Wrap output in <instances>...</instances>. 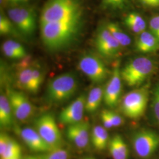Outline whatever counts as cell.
I'll return each instance as SVG.
<instances>
[{"mask_svg":"<svg viewBox=\"0 0 159 159\" xmlns=\"http://www.w3.org/2000/svg\"><path fill=\"white\" fill-rule=\"evenodd\" d=\"M96 159L94 157H91V156H86V157H83V158H81V159Z\"/></svg>","mask_w":159,"mask_h":159,"instance_id":"f35d334b","label":"cell"},{"mask_svg":"<svg viewBox=\"0 0 159 159\" xmlns=\"http://www.w3.org/2000/svg\"><path fill=\"white\" fill-rule=\"evenodd\" d=\"M104 89L96 87L89 92L85 101V110L89 113H94L99 108L103 100Z\"/></svg>","mask_w":159,"mask_h":159,"instance_id":"7402d4cb","label":"cell"},{"mask_svg":"<svg viewBox=\"0 0 159 159\" xmlns=\"http://www.w3.org/2000/svg\"><path fill=\"white\" fill-rule=\"evenodd\" d=\"M107 112L113 127H119L124 123V120L119 114L114 112L113 111H111L108 110H107Z\"/></svg>","mask_w":159,"mask_h":159,"instance_id":"4dcf8cb0","label":"cell"},{"mask_svg":"<svg viewBox=\"0 0 159 159\" xmlns=\"http://www.w3.org/2000/svg\"><path fill=\"white\" fill-rule=\"evenodd\" d=\"M156 68V63L151 58H134L121 70V79L128 86L136 87L142 84L153 73Z\"/></svg>","mask_w":159,"mask_h":159,"instance_id":"277c9868","label":"cell"},{"mask_svg":"<svg viewBox=\"0 0 159 159\" xmlns=\"http://www.w3.org/2000/svg\"><path fill=\"white\" fill-rule=\"evenodd\" d=\"M20 134L24 142L31 151L35 153H47L51 151L35 129L25 127L20 131Z\"/></svg>","mask_w":159,"mask_h":159,"instance_id":"9a60e30c","label":"cell"},{"mask_svg":"<svg viewBox=\"0 0 159 159\" xmlns=\"http://www.w3.org/2000/svg\"><path fill=\"white\" fill-rule=\"evenodd\" d=\"M86 97L81 94L60 113L58 119L64 125H70L83 120L85 110Z\"/></svg>","mask_w":159,"mask_h":159,"instance_id":"7c38bea8","label":"cell"},{"mask_svg":"<svg viewBox=\"0 0 159 159\" xmlns=\"http://www.w3.org/2000/svg\"><path fill=\"white\" fill-rule=\"evenodd\" d=\"M90 125L87 121L68 125L66 130V136L68 140L80 149L88 148L90 139Z\"/></svg>","mask_w":159,"mask_h":159,"instance_id":"4fadbf2b","label":"cell"},{"mask_svg":"<svg viewBox=\"0 0 159 159\" xmlns=\"http://www.w3.org/2000/svg\"><path fill=\"white\" fill-rule=\"evenodd\" d=\"M95 45L102 57L112 58L116 57L121 51V46L110 33L105 24L98 27L95 38Z\"/></svg>","mask_w":159,"mask_h":159,"instance_id":"9c48e42d","label":"cell"},{"mask_svg":"<svg viewBox=\"0 0 159 159\" xmlns=\"http://www.w3.org/2000/svg\"><path fill=\"white\" fill-rule=\"evenodd\" d=\"M78 87L79 81L74 73L67 72L60 74L48 84L47 100L53 104L66 102L74 96Z\"/></svg>","mask_w":159,"mask_h":159,"instance_id":"7a4b0ae2","label":"cell"},{"mask_svg":"<svg viewBox=\"0 0 159 159\" xmlns=\"http://www.w3.org/2000/svg\"><path fill=\"white\" fill-rule=\"evenodd\" d=\"M121 80L120 63L117 61L114 65L111 76L104 89L103 100L110 108L116 107L119 102L122 92Z\"/></svg>","mask_w":159,"mask_h":159,"instance_id":"8fae6325","label":"cell"},{"mask_svg":"<svg viewBox=\"0 0 159 159\" xmlns=\"http://www.w3.org/2000/svg\"><path fill=\"white\" fill-rule=\"evenodd\" d=\"M34 127L35 130L51 150L64 148L62 134L51 114L41 115L35 120Z\"/></svg>","mask_w":159,"mask_h":159,"instance_id":"5b68a950","label":"cell"},{"mask_svg":"<svg viewBox=\"0 0 159 159\" xmlns=\"http://www.w3.org/2000/svg\"><path fill=\"white\" fill-rule=\"evenodd\" d=\"M132 144L139 157L148 159L159 148V134L150 130L138 131L132 136Z\"/></svg>","mask_w":159,"mask_h":159,"instance_id":"ba28073f","label":"cell"},{"mask_svg":"<svg viewBox=\"0 0 159 159\" xmlns=\"http://www.w3.org/2000/svg\"><path fill=\"white\" fill-rule=\"evenodd\" d=\"M11 137L5 133H1L0 135V156H2L10 142Z\"/></svg>","mask_w":159,"mask_h":159,"instance_id":"1f68e13d","label":"cell"},{"mask_svg":"<svg viewBox=\"0 0 159 159\" xmlns=\"http://www.w3.org/2000/svg\"><path fill=\"white\" fill-rule=\"evenodd\" d=\"M149 29L153 34L159 39V14L153 16L149 21Z\"/></svg>","mask_w":159,"mask_h":159,"instance_id":"f546056e","label":"cell"},{"mask_svg":"<svg viewBox=\"0 0 159 159\" xmlns=\"http://www.w3.org/2000/svg\"><path fill=\"white\" fill-rule=\"evenodd\" d=\"M130 6V0H102L100 4L102 10L107 11H123Z\"/></svg>","mask_w":159,"mask_h":159,"instance_id":"d4e9b609","label":"cell"},{"mask_svg":"<svg viewBox=\"0 0 159 159\" xmlns=\"http://www.w3.org/2000/svg\"><path fill=\"white\" fill-rule=\"evenodd\" d=\"M11 106L7 96L4 93L0 96V125L3 128H10L13 125Z\"/></svg>","mask_w":159,"mask_h":159,"instance_id":"ffe728a7","label":"cell"},{"mask_svg":"<svg viewBox=\"0 0 159 159\" xmlns=\"http://www.w3.org/2000/svg\"><path fill=\"white\" fill-rule=\"evenodd\" d=\"M138 3H139L140 5L144 7L146 3L147 2L148 0H136Z\"/></svg>","mask_w":159,"mask_h":159,"instance_id":"8d00e7d4","label":"cell"},{"mask_svg":"<svg viewBox=\"0 0 159 159\" xmlns=\"http://www.w3.org/2000/svg\"><path fill=\"white\" fill-rule=\"evenodd\" d=\"M108 147L112 159H129L128 146L120 135L114 136L110 140Z\"/></svg>","mask_w":159,"mask_h":159,"instance_id":"e0dca14e","label":"cell"},{"mask_svg":"<svg viewBox=\"0 0 159 159\" xmlns=\"http://www.w3.org/2000/svg\"><path fill=\"white\" fill-rule=\"evenodd\" d=\"M0 33L2 35H11L23 39L10 19L2 10L0 14Z\"/></svg>","mask_w":159,"mask_h":159,"instance_id":"cb8c5ba5","label":"cell"},{"mask_svg":"<svg viewBox=\"0 0 159 159\" xmlns=\"http://www.w3.org/2000/svg\"><path fill=\"white\" fill-rule=\"evenodd\" d=\"M6 14L23 38L34 36L37 26V14L34 7L26 4L9 6Z\"/></svg>","mask_w":159,"mask_h":159,"instance_id":"3957f363","label":"cell"},{"mask_svg":"<svg viewBox=\"0 0 159 159\" xmlns=\"http://www.w3.org/2000/svg\"><path fill=\"white\" fill-rule=\"evenodd\" d=\"M22 159H41L40 156H27L23 157Z\"/></svg>","mask_w":159,"mask_h":159,"instance_id":"d590c367","label":"cell"},{"mask_svg":"<svg viewBox=\"0 0 159 159\" xmlns=\"http://www.w3.org/2000/svg\"><path fill=\"white\" fill-rule=\"evenodd\" d=\"M137 51L143 53H150L159 50V39L150 31H144L138 34L135 41Z\"/></svg>","mask_w":159,"mask_h":159,"instance_id":"2e32d148","label":"cell"},{"mask_svg":"<svg viewBox=\"0 0 159 159\" xmlns=\"http://www.w3.org/2000/svg\"><path fill=\"white\" fill-rule=\"evenodd\" d=\"M101 119L102 121L103 127L106 129H110L113 128V125L110 121V118L108 117V114L107 112V110H104L101 113Z\"/></svg>","mask_w":159,"mask_h":159,"instance_id":"d6a6232c","label":"cell"},{"mask_svg":"<svg viewBox=\"0 0 159 159\" xmlns=\"http://www.w3.org/2000/svg\"><path fill=\"white\" fill-rule=\"evenodd\" d=\"M148 93L146 88L134 90L126 94L122 99L121 110L126 117L131 119L141 117L148 105Z\"/></svg>","mask_w":159,"mask_h":159,"instance_id":"8992f818","label":"cell"},{"mask_svg":"<svg viewBox=\"0 0 159 159\" xmlns=\"http://www.w3.org/2000/svg\"><path fill=\"white\" fill-rule=\"evenodd\" d=\"M70 157L69 150L64 148L51 150L41 156V159H69Z\"/></svg>","mask_w":159,"mask_h":159,"instance_id":"4316f807","label":"cell"},{"mask_svg":"<svg viewBox=\"0 0 159 159\" xmlns=\"http://www.w3.org/2000/svg\"><path fill=\"white\" fill-rule=\"evenodd\" d=\"M23 159V157H22V156H21V155H18V156H17L16 157H13V158H11V159Z\"/></svg>","mask_w":159,"mask_h":159,"instance_id":"74e56055","label":"cell"},{"mask_svg":"<svg viewBox=\"0 0 159 159\" xmlns=\"http://www.w3.org/2000/svg\"><path fill=\"white\" fill-rule=\"evenodd\" d=\"M30 0H1V4H7L9 6L25 4Z\"/></svg>","mask_w":159,"mask_h":159,"instance_id":"836d02e7","label":"cell"},{"mask_svg":"<svg viewBox=\"0 0 159 159\" xmlns=\"http://www.w3.org/2000/svg\"><path fill=\"white\" fill-rule=\"evenodd\" d=\"M34 62L29 56L24 58L21 62L17 65L16 72L18 86L31 93H35L37 91L34 85L33 75Z\"/></svg>","mask_w":159,"mask_h":159,"instance_id":"5bb4252c","label":"cell"},{"mask_svg":"<svg viewBox=\"0 0 159 159\" xmlns=\"http://www.w3.org/2000/svg\"><path fill=\"white\" fill-rule=\"evenodd\" d=\"M144 7L151 8L159 7V0H148Z\"/></svg>","mask_w":159,"mask_h":159,"instance_id":"e575fe53","label":"cell"},{"mask_svg":"<svg viewBox=\"0 0 159 159\" xmlns=\"http://www.w3.org/2000/svg\"><path fill=\"white\" fill-rule=\"evenodd\" d=\"M152 100V107L154 115L159 123V84L156 85L154 89Z\"/></svg>","mask_w":159,"mask_h":159,"instance_id":"f1b7e54d","label":"cell"},{"mask_svg":"<svg viewBox=\"0 0 159 159\" xmlns=\"http://www.w3.org/2000/svg\"><path fill=\"white\" fill-rule=\"evenodd\" d=\"M125 27L134 34H141L146 30L147 23L144 18L138 12H130L123 20Z\"/></svg>","mask_w":159,"mask_h":159,"instance_id":"d6986e66","label":"cell"},{"mask_svg":"<svg viewBox=\"0 0 159 159\" xmlns=\"http://www.w3.org/2000/svg\"><path fill=\"white\" fill-rule=\"evenodd\" d=\"M90 137L93 147L97 150H103L108 145L110 140L108 133L103 126H94L91 130Z\"/></svg>","mask_w":159,"mask_h":159,"instance_id":"44dd1931","label":"cell"},{"mask_svg":"<svg viewBox=\"0 0 159 159\" xmlns=\"http://www.w3.org/2000/svg\"><path fill=\"white\" fill-rule=\"evenodd\" d=\"M78 66L80 70L95 84L102 83L109 75L108 69L102 60L91 52L80 58Z\"/></svg>","mask_w":159,"mask_h":159,"instance_id":"52a82bcc","label":"cell"},{"mask_svg":"<svg viewBox=\"0 0 159 159\" xmlns=\"http://www.w3.org/2000/svg\"><path fill=\"white\" fill-rule=\"evenodd\" d=\"M86 14L83 0H46L39 23L46 49L56 52L74 46L84 31Z\"/></svg>","mask_w":159,"mask_h":159,"instance_id":"6da1fadb","label":"cell"},{"mask_svg":"<svg viewBox=\"0 0 159 159\" xmlns=\"http://www.w3.org/2000/svg\"><path fill=\"white\" fill-rule=\"evenodd\" d=\"M33 75L34 85L37 91H38L44 80V71L39 63L34 62Z\"/></svg>","mask_w":159,"mask_h":159,"instance_id":"83f0119b","label":"cell"},{"mask_svg":"<svg viewBox=\"0 0 159 159\" xmlns=\"http://www.w3.org/2000/svg\"><path fill=\"white\" fill-rule=\"evenodd\" d=\"M2 50L6 57L14 60H23L28 57L24 47L12 39L7 40L2 45Z\"/></svg>","mask_w":159,"mask_h":159,"instance_id":"ac0fdd59","label":"cell"},{"mask_svg":"<svg viewBox=\"0 0 159 159\" xmlns=\"http://www.w3.org/2000/svg\"><path fill=\"white\" fill-rule=\"evenodd\" d=\"M105 25L121 47H125L130 45L132 41L130 37L120 27L117 23L108 22L106 23Z\"/></svg>","mask_w":159,"mask_h":159,"instance_id":"603a6c76","label":"cell"},{"mask_svg":"<svg viewBox=\"0 0 159 159\" xmlns=\"http://www.w3.org/2000/svg\"><path fill=\"white\" fill-rule=\"evenodd\" d=\"M21 154V148L20 144L11 137L4 153L1 156V159H10Z\"/></svg>","mask_w":159,"mask_h":159,"instance_id":"484cf974","label":"cell"},{"mask_svg":"<svg viewBox=\"0 0 159 159\" xmlns=\"http://www.w3.org/2000/svg\"><path fill=\"white\" fill-rule=\"evenodd\" d=\"M7 96L16 119L21 122H25L32 117L34 114V107L24 93L8 89Z\"/></svg>","mask_w":159,"mask_h":159,"instance_id":"30bf717a","label":"cell"}]
</instances>
